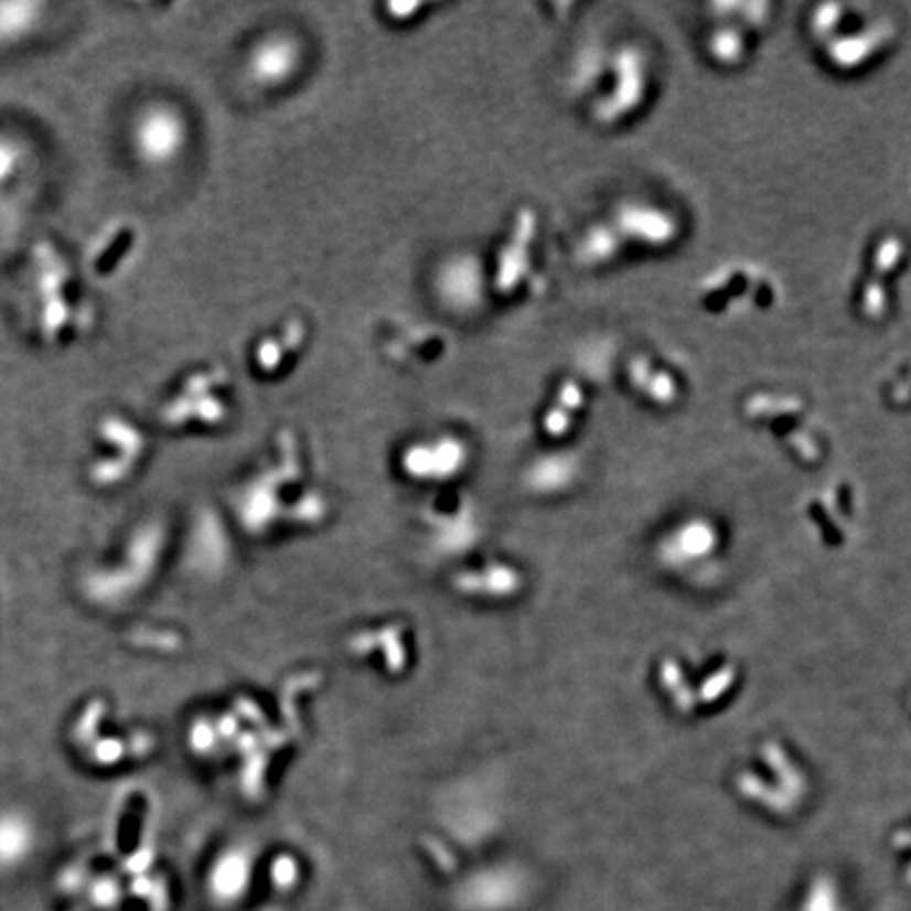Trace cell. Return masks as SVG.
Returning a JSON list of instances; mask_svg holds the SVG:
<instances>
[{"label":"cell","instance_id":"1","mask_svg":"<svg viewBox=\"0 0 911 911\" xmlns=\"http://www.w3.org/2000/svg\"><path fill=\"white\" fill-rule=\"evenodd\" d=\"M617 235L623 243L631 240L647 249H665L672 247L679 237V228L675 217L650 203L626 201L614 212Z\"/></svg>","mask_w":911,"mask_h":911},{"label":"cell","instance_id":"2","mask_svg":"<svg viewBox=\"0 0 911 911\" xmlns=\"http://www.w3.org/2000/svg\"><path fill=\"white\" fill-rule=\"evenodd\" d=\"M536 235V216L529 210H522L519 216L515 217V224L511 228V235L504 240L492 286L496 293L501 296H513L522 281H526L529 275V251H532V240Z\"/></svg>","mask_w":911,"mask_h":911},{"label":"cell","instance_id":"3","mask_svg":"<svg viewBox=\"0 0 911 911\" xmlns=\"http://www.w3.org/2000/svg\"><path fill=\"white\" fill-rule=\"evenodd\" d=\"M485 289L483 266L475 256H454L446 260L437 272V291L441 300L458 312H469L480 307Z\"/></svg>","mask_w":911,"mask_h":911},{"label":"cell","instance_id":"4","mask_svg":"<svg viewBox=\"0 0 911 911\" xmlns=\"http://www.w3.org/2000/svg\"><path fill=\"white\" fill-rule=\"evenodd\" d=\"M614 89L605 101H601L600 117H608L605 122L617 120L623 112H633L646 97L647 64L640 49H623V53L614 60Z\"/></svg>","mask_w":911,"mask_h":911},{"label":"cell","instance_id":"5","mask_svg":"<svg viewBox=\"0 0 911 911\" xmlns=\"http://www.w3.org/2000/svg\"><path fill=\"white\" fill-rule=\"evenodd\" d=\"M302 51L286 34L266 36L247 57V73L262 87H279L298 73Z\"/></svg>","mask_w":911,"mask_h":911},{"label":"cell","instance_id":"6","mask_svg":"<svg viewBox=\"0 0 911 911\" xmlns=\"http://www.w3.org/2000/svg\"><path fill=\"white\" fill-rule=\"evenodd\" d=\"M140 150L150 163H165L180 154L186 142V125L168 108L150 110L140 125Z\"/></svg>","mask_w":911,"mask_h":911},{"label":"cell","instance_id":"7","mask_svg":"<svg viewBox=\"0 0 911 911\" xmlns=\"http://www.w3.org/2000/svg\"><path fill=\"white\" fill-rule=\"evenodd\" d=\"M304 340V325L300 321H293L286 325L281 334L266 337L256 346V365L262 374H275L291 353L300 349Z\"/></svg>","mask_w":911,"mask_h":911},{"label":"cell","instance_id":"8","mask_svg":"<svg viewBox=\"0 0 911 911\" xmlns=\"http://www.w3.org/2000/svg\"><path fill=\"white\" fill-rule=\"evenodd\" d=\"M462 460V448L456 439H441L435 448L429 446H416L409 450L406 456L409 471H414L416 475H429V471H437L439 475L441 471H450V469H458Z\"/></svg>","mask_w":911,"mask_h":911},{"label":"cell","instance_id":"9","mask_svg":"<svg viewBox=\"0 0 911 911\" xmlns=\"http://www.w3.org/2000/svg\"><path fill=\"white\" fill-rule=\"evenodd\" d=\"M32 848V827L22 816H0V867H13Z\"/></svg>","mask_w":911,"mask_h":911},{"label":"cell","instance_id":"10","mask_svg":"<svg viewBox=\"0 0 911 911\" xmlns=\"http://www.w3.org/2000/svg\"><path fill=\"white\" fill-rule=\"evenodd\" d=\"M623 245V240L617 235V231L612 226L598 224L580 240L578 256L585 265H605V262H612L619 256Z\"/></svg>","mask_w":911,"mask_h":911},{"label":"cell","instance_id":"11","mask_svg":"<svg viewBox=\"0 0 911 911\" xmlns=\"http://www.w3.org/2000/svg\"><path fill=\"white\" fill-rule=\"evenodd\" d=\"M629 378H652V383L646 384L642 390L654 401H673L677 397L679 384L673 378L667 369H656L650 361L644 357L631 361L629 365Z\"/></svg>","mask_w":911,"mask_h":911},{"label":"cell","instance_id":"12","mask_svg":"<svg viewBox=\"0 0 911 911\" xmlns=\"http://www.w3.org/2000/svg\"><path fill=\"white\" fill-rule=\"evenodd\" d=\"M582 406V386L576 381H566L559 386V395L555 399V408L547 414V431L561 432L570 422V416Z\"/></svg>","mask_w":911,"mask_h":911},{"label":"cell","instance_id":"13","mask_svg":"<svg viewBox=\"0 0 911 911\" xmlns=\"http://www.w3.org/2000/svg\"><path fill=\"white\" fill-rule=\"evenodd\" d=\"M707 51H709V55H711L718 64L735 66V64H739V62L743 60L744 34L739 32V28H732V25L718 28V30L711 34L709 43H707Z\"/></svg>","mask_w":911,"mask_h":911}]
</instances>
